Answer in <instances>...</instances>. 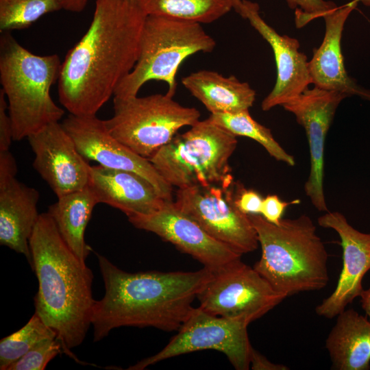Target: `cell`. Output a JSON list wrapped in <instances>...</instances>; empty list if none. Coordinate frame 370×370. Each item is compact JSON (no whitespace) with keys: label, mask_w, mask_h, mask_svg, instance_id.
Returning <instances> with one entry per match:
<instances>
[{"label":"cell","mask_w":370,"mask_h":370,"mask_svg":"<svg viewBox=\"0 0 370 370\" xmlns=\"http://www.w3.org/2000/svg\"><path fill=\"white\" fill-rule=\"evenodd\" d=\"M358 2V0H354L336 7L323 16L325 36L319 47L314 50L308 66L314 86L338 91L347 97L357 95L370 101V90L360 86L347 75L341 46L345 23Z\"/></svg>","instance_id":"obj_18"},{"label":"cell","mask_w":370,"mask_h":370,"mask_svg":"<svg viewBox=\"0 0 370 370\" xmlns=\"http://www.w3.org/2000/svg\"><path fill=\"white\" fill-rule=\"evenodd\" d=\"M147 16L203 23L214 22L234 8L232 0H138Z\"/></svg>","instance_id":"obj_24"},{"label":"cell","mask_w":370,"mask_h":370,"mask_svg":"<svg viewBox=\"0 0 370 370\" xmlns=\"http://www.w3.org/2000/svg\"><path fill=\"white\" fill-rule=\"evenodd\" d=\"M346 97L342 92L314 86L282 105L305 130L310 167L304 190L312 204L319 211H328L323 189L325 138L338 105Z\"/></svg>","instance_id":"obj_13"},{"label":"cell","mask_w":370,"mask_h":370,"mask_svg":"<svg viewBox=\"0 0 370 370\" xmlns=\"http://www.w3.org/2000/svg\"><path fill=\"white\" fill-rule=\"evenodd\" d=\"M62 353V344L56 338L45 339L12 364L8 370H43L57 355Z\"/></svg>","instance_id":"obj_28"},{"label":"cell","mask_w":370,"mask_h":370,"mask_svg":"<svg viewBox=\"0 0 370 370\" xmlns=\"http://www.w3.org/2000/svg\"><path fill=\"white\" fill-rule=\"evenodd\" d=\"M248 325L243 320L227 319L211 314L199 307L193 308L177 334L162 350L127 369L143 370L172 357L214 349L223 353L234 369L247 370L253 348L248 338Z\"/></svg>","instance_id":"obj_10"},{"label":"cell","mask_w":370,"mask_h":370,"mask_svg":"<svg viewBox=\"0 0 370 370\" xmlns=\"http://www.w3.org/2000/svg\"><path fill=\"white\" fill-rule=\"evenodd\" d=\"M243 18L270 45L274 54L277 79L275 86L261 103L262 110L268 111L291 101L312 84L306 56L299 51V43L295 38L279 34L259 14L256 3L243 0L238 12Z\"/></svg>","instance_id":"obj_17"},{"label":"cell","mask_w":370,"mask_h":370,"mask_svg":"<svg viewBox=\"0 0 370 370\" xmlns=\"http://www.w3.org/2000/svg\"><path fill=\"white\" fill-rule=\"evenodd\" d=\"M360 297L362 308L370 321V287L367 290H363Z\"/></svg>","instance_id":"obj_35"},{"label":"cell","mask_w":370,"mask_h":370,"mask_svg":"<svg viewBox=\"0 0 370 370\" xmlns=\"http://www.w3.org/2000/svg\"><path fill=\"white\" fill-rule=\"evenodd\" d=\"M62 63L56 54L38 56L21 45L9 32L0 36V82L12 120L13 140L20 141L64 114L50 95Z\"/></svg>","instance_id":"obj_5"},{"label":"cell","mask_w":370,"mask_h":370,"mask_svg":"<svg viewBox=\"0 0 370 370\" xmlns=\"http://www.w3.org/2000/svg\"><path fill=\"white\" fill-rule=\"evenodd\" d=\"M27 139L34 168L58 197L88 186L91 166L62 124L51 123Z\"/></svg>","instance_id":"obj_15"},{"label":"cell","mask_w":370,"mask_h":370,"mask_svg":"<svg viewBox=\"0 0 370 370\" xmlns=\"http://www.w3.org/2000/svg\"><path fill=\"white\" fill-rule=\"evenodd\" d=\"M237 12L243 0H232ZM291 9H295V23L301 27L314 19L323 17L337 6L334 2L325 0H286Z\"/></svg>","instance_id":"obj_29"},{"label":"cell","mask_w":370,"mask_h":370,"mask_svg":"<svg viewBox=\"0 0 370 370\" xmlns=\"http://www.w3.org/2000/svg\"><path fill=\"white\" fill-rule=\"evenodd\" d=\"M197 298L199 307L211 314L249 324L286 297L240 258L212 271Z\"/></svg>","instance_id":"obj_9"},{"label":"cell","mask_w":370,"mask_h":370,"mask_svg":"<svg viewBox=\"0 0 370 370\" xmlns=\"http://www.w3.org/2000/svg\"></svg>","instance_id":"obj_37"},{"label":"cell","mask_w":370,"mask_h":370,"mask_svg":"<svg viewBox=\"0 0 370 370\" xmlns=\"http://www.w3.org/2000/svg\"><path fill=\"white\" fill-rule=\"evenodd\" d=\"M13 140L12 120L8 113L5 95L0 90V151H8Z\"/></svg>","instance_id":"obj_31"},{"label":"cell","mask_w":370,"mask_h":370,"mask_svg":"<svg viewBox=\"0 0 370 370\" xmlns=\"http://www.w3.org/2000/svg\"><path fill=\"white\" fill-rule=\"evenodd\" d=\"M39 197L16 177L0 180V244L25 256L32 269L29 241L40 216Z\"/></svg>","instance_id":"obj_20"},{"label":"cell","mask_w":370,"mask_h":370,"mask_svg":"<svg viewBox=\"0 0 370 370\" xmlns=\"http://www.w3.org/2000/svg\"><path fill=\"white\" fill-rule=\"evenodd\" d=\"M261 247L254 269L285 297L319 291L328 284V254L306 214L282 219L279 225L260 214H249Z\"/></svg>","instance_id":"obj_4"},{"label":"cell","mask_w":370,"mask_h":370,"mask_svg":"<svg viewBox=\"0 0 370 370\" xmlns=\"http://www.w3.org/2000/svg\"><path fill=\"white\" fill-rule=\"evenodd\" d=\"M147 14L138 0H97L92 20L68 52L58 77L60 103L96 115L135 66Z\"/></svg>","instance_id":"obj_1"},{"label":"cell","mask_w":370,"mask_h":370,"mask_svg":"<svg viewBox=\"0 0 370 370\" xmlns=\"http://www.w3.org/2000/svg\"><path fill=\"white\" fill-rule=\"evenodd\" d=\"M208 119L235 136H245L258 142L276 160L291 166H295L294 157L282 147L269 128L252 118L249 110L233 113L210 114Z\"/></svg>","instance_id":"obj_25"},{"label":"cell","mask_w":370,"mask_h":370,"mask_svg":"<svg viewBox=\"0 0 370 370\" xmlns=\"http://www.w3.org/2000/svg\"><path fill=\"white\" fill-rule=\"evenodd\" d=\"M99 201L88 186L85 188L58 197L47 212L65 243L83 262L91 251L84 238L92 210Z\"/></svg>","instance_id":"obj_23"},{"label":"cell","mask_w":370,"mask_h":370,"mask_svg":"<svg viewBox=\"0 0 370 370\" xmlns=\"http://www.w3.org/2000/svg\"><path fill=\"white\" fill-rule=\"evenodd\" d=\"M56 332L36 314L19 330L0 341V369L8 368L40 341L56 338Z\"/></svg>","instance_id":"obj_26"},{"label":"cell","mask_w":370,"mask_h":370,"mask_svg":"<svg viewBox=\"0 0 370 370\" xmlns=\"http://www.w3.org/2000/svg\"><path fill=\"white\" fill-rule=\"evenodd\" d=\"M88 186L95 193L99 204L117 208L127 217L152 214L169 201L140 175L100 164L90 166Z\"/></svg>","instance_id":"obj_19"},{"label":"cell","mask_w":370,"mask_h":370,"mask_svg":"<svg viewBox=\"0 0 370 370\" xmlns=\"http://www.w3.org/2000/svg\"><path fill=\"white\" fill-rule=\"evenodd\" d=\"M60 9V0H0L1 32L27 28Z\"/></svg>","instance_id":"obj_27"},{"label":"cell","mask_w":370,"mask_h":370,"mask_svg":"<svg viewBox=\"0 0 370 370\" xmlns=\"http://www.w3.org/2000/svg\"><path fill=\"white\" fill-rule=\"evenodd\" d=\"M29 245L38 282L35 314L56 332L62 353L80 362L71 349L82 343L91 325L92 272L67 246L47 212L40 214Z\"/></svg>","instance_id":"obj_3"},{"label":"cell","mask_w":370,"mask_h":370,"mask_svg":"<svg viewBox=\"0 0 370 370\" xmlns=\"http://www.w3.org/2000/svg\"><path fill=\"white\" fill-rule=\"evenodd\" d=\"M215 46L214 39L201 23L147 16L137 61L116 87L114 97L137 96L143 84L151 80L166 83V93L173 97L177 87L175 77L182 63L195 53L212 52Z\"/></svg>","instance_id":"obj_6"},{"label":"cell","mask_w":370,"mask_h":370,"mask_svg":"<svg viewBox=\"0 0 370 370\" xmlns=\"http://www.w3.org/2000/svg\"><path fill=\"white\" fill-rule=\"evenodd\" d=\"M61 124L87 160L95 161L105 167L138 173L149 181L165 200L173 201V186L148 158L137 154L113 137L105 120L96 115L69 114Z\"/></svg>","instance_id":"obj_12"},{"label":"cell","mask_w":370,"mask_h":370,"mask_svg":"<svg viewBox=\"0 0 370 370\" xmlns=\"http://www.w3.org/2000/svg\"><path fill=\"white\" fill-rule=\"evenodd\" d=\"M317 221L320 226L336 232L343 249V267L336 288L315 309L318 315L332 319L364 290L362 282L370 269V234L355 229L338 212H327Z\"/></svg>","instance_id":"obj_16"},{"label":"cell","mask_w":370,"mask_h":370,"mask_svg":"<svg viewBox=\"0 0 370 370\" xmlns=\"http://www.w3.org/2000/svg\"><path fill=\"white\" fill-rule=\"evenodd\" d=\"M62 8L73 12H80L86 6L88 0H60Z\"/></svg>","instance_id":"obj_34"},{"label":"cell","mask_w":370,"mask_h":370,"mask_svg":"<svg viewBox=\"0 0 370 370\" xmlns=\"http://www.w3.org/2000/svg\"><path fill=\"white\" fill-rule=\"evenodd\" d=\"M236 145V136L208 118L175 135L149 160L164 179L177 188L228 187L234 180L229 160Z\"/></svg>","instance_id":"obj_7"},{"label":"cell","mask_w":370,"mask_h":370,"mask_svg":"<svg viewBox=\"0 0 370 370\" xmlns=\"http://www.w3.org/2000/svg\"><path fill=\"white\" fill-rule=\"evenodd\" d=\"M250 365L251 369L254 370H286L289 369L287 367L275 364L270 362L267 358L256 351L254 348L251 349Z\"/></svg>","instance_id":"obj_33"},{"label":"cell","mask_w":370,"mask_h":370,"mask_svg":"<svg viewBox=\"0 0 370 370\" xmlns=\"http://www.w3.org/2000/svg\"><path fill=\"white\" fill-rule=\"evenodd\" d=\"M263 198L256 191L240 188L235 202L238 209L247 214H260Z\"/></svg>","instance_id":"obj_32"},{"label":"cell","mask_w":370,"mask_h":370,"mask_svg":"<svg viewBox=\"0 0 370 370\" xmlns=\"http://www.w3.org/2000/svg\"><path fill=\"white\" fill-rule=\"evenodd\" d=\"M96 255L105 294L92 310L95 342L123 326L178 330L212 275L204 267L196 271L129 273L105 256Z\"/></svg>","instance_id":"obj_2"},{"label":"cell","mask_w":370,"mask_h":370,"mask_svg":"<svg viewBox=\"0 0 370 370\" xmlns=\"http://www.w3.org/2000/svg\"><path fill=\"white\" fill-rule=\"evenodd\" d=\"M128 220L136 228L156 234L212 271L240 259L242 256L211 236L195 221L180 210L173 200L166 201L152 214L132 215Z\"/></svg>","instance_id":"obj_14"},{"label":"cell","mask_w":370,"mask_h":370,"mask_svg":"<svg viewBox=\"0 0 370 370\" xmlns=\"http://www.w3.org/2000/svg\"><path fill=\"white\" fill-rule=\"evenodd\" d=\"M182 83L211 114L249 110L256 99V92L248 83L213 71L192 73L183 77Z\"/></svg>","instance_id":"obj_22"},{"label":"cell","mask_w":370,"mask_h":370,"mask_svg":"<svg viewBox=\"0 0 370 370\" xmlns=\"http://www.w3.org/2000/svg\"><path fill=\"white\" fill-rule=\"evenodd\" d=\"M325 347L333 369H370V321L354 309L345 310L337 316Z\"/></svg>","instance_id":"obj_21"},{"label":"cell","mask_w":370,"mask_h":370,"mask_svg":"<svg viewBox=\"0 0 370 370\" xmlns=\"http://www.w3.org/2000/svg\"><path fill=\"white\" fill-rule=\"evenodd\" d=\"M113 116L105 120L110 134L137 154L149 158L183 127L199 120L195 108L186 107L166 93L114 97Z\"/></svg>","instance_id":"obj_8"},{"label":"cell","mask_w":370,"mask_h":370,"mask_svg":"<svg viewBox=\"0 0 370 370\" xmlns=\"http://www.w3.org/2000/svg\"><path fill=\"white\" fill-rule=\"evenodd\" d=\"M230 186H195L177 188L175 206L216 240L243 255L259 245L249 214L237 207Z\"/></svg>","instance_id":"obj_11"},{"label":"cell","mask_w":370,"mask_h":370,"mask_svg":"<svg viewBox=\"0 0 370 370\" xmlns=\"http://www.w3.org/2000/svg\"><path fill=\"white\" fill-rule=\"evenodd\" d=\"M361 1L364 5L370 7V0H358Z\"/></svg>","instance_id":"obj_36"},{"label":"cell","mask_w":370,"mask_h":370,"mask_svg":"<svg viewBox=\"0 0 370 370\" xmlns=\"http://www.w3.org/2000/svg\"><path fill=\"white\" fill-rule=\"evenodd\" d=\"M299 203L300 200L299 199L285 201L281 200L276 195H269L265 198H263L260 215L269 222L279 225L286 208L289 205Z\"/></svg>","instance_id":"obj_30"}]
</instances>
